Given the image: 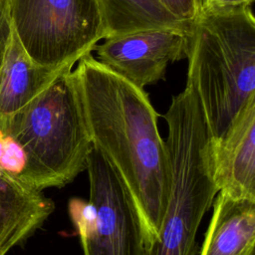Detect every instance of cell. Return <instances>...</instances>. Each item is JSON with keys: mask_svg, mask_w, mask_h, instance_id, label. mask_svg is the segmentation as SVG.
Listing matches in <instances>:
<instances>
[{"mask_svg": "<svg viewBox=\"0 0 255 255\" xmlns=\"http://www.w3.org/2000/svg\"><path fill=\"white\" fill-rule=\"evenodd\" d=\"M67 67L50 70L35 64L13 31L0 78V133L10 119L42 93Z\"/></svg>", "mask_w": 255, "mask_h": 255, "instance_id": "8fae6325", "label": "cell"}, {"mask_svg": "<svg viewBox=\"0 0 255 255\" xmlns=\"http://www.w3.org/2000/svg\"><path fill=\"white\" fill-rule=\"evenodd\" d=\"M255 248V201L217 192L199 255H252Z\"/></svg>", "mask_w": 255, "mask_h": 255, "instance_id": "30bf717a", "label": "cell"}, {"mask_svg": "<svg viewBox=\"0 0 255 255\" xmlns=\"http://www.w3.org/2000/svg\"><path fill=\"white\" fill-rule=\"evenodd\" d=\"M252 255H255V253H254V254H252Z\"/></svg>", "mask_w": 255, "mask_h": 255, "instance_id": "2e32d148", "label": "cell"}, {"mask_svg": "<svg viewBox=\"0 0 255 255\" xmlns=\"http://www.w3.org/2000/svg\"><path fill=\"white\" fill-rule=\"evenodd\" d=\"M14 34L50 70L74 67L106 38L99 0H9Z\"/></svg>", "mask_w": 255, "mask_h": 255, "instance_id": "5b68a950", "label": "cell"}, {"mask_svg": "<svg viewBox=\"0 0 255 255\" xmlns=\"http://www.w3.org/2000/svg\"><path fill=\"white\" fill-rule=\"evenodd\" d=\"M13 37L9 0H0V78Z\"/></svg>", "mask_w": 255, "mask_h": 255, "instance_id": "4fadbf2b", "label": "cell"}, {"mask_svg": "<svg viewBox=\"0 0 255 255\" xmlns=\"http://www.w3.org/2000/svg\"><path fill=\"white\" fill-rule=\"evenodd\" d=\"M106 39L156 29H190L160 0H99Z\"/></svg>", "mask_w": 255, "mask_h": 255, "instance_id": "7c38bea8", "label": "cell"}, {"mask_svg": "<svg viewBox=\"0 0 255 255\" xmlns=\"http://www.w3.org/2000/svg\"><path fill=\"white\" fill-rule=\"evenodd\" d=\"M163 117L168 128V194L157 238L143 255H194L197 230L218 188L211 161L213 135L189 78Z\"/></svg>", "mask_w": 255, "mask_h": 255, "instance_id": "7a4b0ae2", "label": "cell"}, {"mask_svg": "<svg viewBox=\"0 0 255 255\" xmlns=\"http://www.w3.org/2000/svg\"><path fill=\"white\" fill-rule=\"evenodd\" d=\"M73 75L92 144L122 180L147 249L157 238L169 187L158 115L144 89L107 69L92 54L78 61Z\"/></svg>", "mask_w": 255, "mask_h": 255, "instance_id": "6da1fadb", "label": "cell"}, {"mask_svg": "<svg viewBox=\"0 0 255 255\" xmlns=\"http://www.w3.org/2000/svg\"><path fill=\"white\" fill-rule=\"evenodd\" d=\"M199 11L223 12L251 7L254 0H197Z\"/></svg>", "mask_w": 255, "mask_h": 255, "instance_id": "9a60e30c", "label": "cell"}, {"mask_svg": "<svg viewBox=\"0 0 255 255\" xmlns=\"http://www.w3.org/2000/svg\"><path fill=\"white\" fill-rule=\"evenodd\" d=\"M211 161L218 192L255 201V98L221 138L213 137Z\"/></svg>", "mask_w": 255, "mask_h": 255, "instance_id": "ba28073f", "label": "cell"}, {"mask_svg": "<svg viewBox=\"0 0 255 255\" xmlns=\"http://www.w3.org/2000/svg\"><path fill=\"white\" fill-rule=\"evenodd\" d=\"M86 170L90 199L73 197L68 204L84 255H143L141 229L130 197L113 166L94 146Z\"/></svg>", "mask_w": 255, "mask_h": 255, "instance_id": "8992f818", "label": "cell"}, {"mask_svg": "<svg viewBox=\"0 0 255 255\" xmlns=\"http://www.w3.org/2000/svg\"><path fill=\"white\" fill-rule=\"evenodd\" d=\"M175 16L181 20L192 23L199 14L197 0H160Z\"/></svg>", "mask_w": 255, "mask_h": 255, "instance_id": "5bb4252c", "label": "cell"}, {"mask_svg": "<svg viewBox=\"0 0 255 255\" xmlns=\"http://www.w3.org/2000/svg\"><path fill=\"white\" fill-rule=\"evenodd\" d=\"M0 136L18 145L25 162L20 180L37 190L63 187L86 170L93 144L73 68L15 114Z\"/></svg>", "mask_w": 255, "mask_h": 255, "instance_id": "277c9868", "label": "cell"}, {"mask_svg": "<svg viewBox=\"0 0 255 255\" xmlns=\"http://www.w3.org/2000/svg\"><path fill=\"white\" fill-rule=\"evenodd\" d=\"M55 203L0 166V255L21 245L53 213Z\"/></svg>", "mask_w": 255, "mask_h": 255, "instance_id": "9c48e42d", "label": "cell"}, {"mask_svg": "<svg viewBox=\"0 0 255 255\" xmlns=\"http://www.w3.org/2000/svg\"><path fill=\"white\" fill-rule=\"evenodd\" d=\"M189 78L211 133L221 138L255 98V18L251 7L199 11L191 24Z\"/></svg>", "mask_w": 255, "mask_h": 255, "instance_id": "3957f363", "label": "cell"}, {"mask_svg": "<svg viewBox=\"0 0 255 255\" xmlns=\"http://www.w3.org/2000/svg\"><path fill=\"white\" fill-rule=\"evenodd\" d=\"M190 29H156L106 39L97 61L139 89L165 79L169 64L187 59Z\"/></svg>", "mask_w": 255, "mask_h": 255, "instance_id": "52a82bcc", "label": "cell"}]
</instances>
